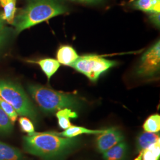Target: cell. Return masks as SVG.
Masks as SVG:
<instances>
[{"label":"cell","mask_w":160,"mask_h":160,"mask_svg":"<svg viewBox=\"0 0 160 160\" xmlns=\"http://www.w3.org/2000/svg\"><path fill=\"white\" fill-rule=\"evenodd\" d=\"M77 139L62 137L55 132H36L23 137V148L30 154L45 160H55L77 146Z\"/></svg>","instance_id":"6da1fadb"},{"label":"cell","mask_w":160,"mask_h":160,"mask_svg":"<svg viewBox=\"0 0 160 160\" xmlns=\"http://www.w3.org/2000/svg\"><path fill=\"white\" fill-rule=\"evenodd\" d=\"M60 0H28L25 7L16 16L13 25L20 33L39 23L68 12Z\"/></svg>","instance_id":"7a4b0ae2"},{"label":"cell","mask_w":160,"mask_h":160,"mask_svg":"<svg viewBox=\"0 0 160 160\" xmlns=\"http://www.w3.org/2000/svg\"><path fill=\"white\" fill-rule=\"evenodd\" d=\"M28 90L42 111L46 113H53L65 108L78 109L81 106V102L78 97L45 86L30 84Z\"/></svg>","instance_id":"3957f363"},{"label":"cell","mask_w":160,"mask_h":160,"mask_svg":"<svg viewBox=\"0 0 160 160\" xmlns=\"http://www.w3.org/2000/svg\"><path fill=\"white\" fill-rule=\"evenodd\" d=\"M0 97L10 103L18 115L35 120L38 113L23 88L9 80H0Z\"/></svg>","instance_id":"277c9868"},{"label":"cell","mask_w":160,"mask_h":160,"mask_svg":"<svg viewBox=\"0 0 160 160\" xmlns=\"http://www.w3.org/2000/svg\"><path fill=\"white\" fill-rule=\"evenodd\" d=\"M116 64V61L101 56L88 55L79 57L70 66L84 75L91 81L96 82L102 75Z\"/></svg>","instance_id":"5b68a950"},{"label":"cell","mask_w":160,"mask_h":160,"mask_svg":"<svg viewBox=\"0 0 160 160\" xmlns=\"http://www.w3.org/2000/svg\"><path fill=\"white\" fill-rule=\"evenodd\" d=\"M160 42L158 40L142 56L136 68V74L143 78H152L160 71Z\"/></svg>","instance_id":"8992f818"},{"label":"cell","mask_w":160,"mask_h":160,"mask_svg":"<svg viewBox=\"0 0 160 160\" xmlns=\"http://www.w3.org/2000/svg\"><path fill=\"white\" fill-rule=\"evenodd\" d=\"M98 135L96 139L97 148L100 152L103 153L123 140L122 133L114 128L106 129Z\"/></svg>","instance_id":"52a82bcc"},{"label":"cell","mask_w":160,"mask_h":160,"mask_svg":"<svg viewBox=\"0 0 160 160\" xmlns=\"http://www.w3.org/2000/svg\"><path fill=\"white\" fill-rule=\"evenodd\" d=\"M77 52L72 46L62 45L59 48L57 52V58L60 64L70 66L78 58Z\"/></svg>","instance_id":"ba28073f"},{"label":"cell","mask_w":160,"mask_h":160,"mask_svg":"<svg viewBox=\"0 0 160 160\" xmlns=\"http://www.w3.org/2000/svg\"><path fill=\"white\" fill-rule=\"evenodd\" d=\"M17 0H0V6L3 12L1 13V17L4 22L13 24L17 12Z\"/></svg>","instance_id":"9c48e42d"},{"label":"cell","mask_w":160,"mask_h":160,"mask_svg":"<svg viewBox=\"0 0 160 160\" xmlns=\"http://www.w3.org/2000/svg\"><path fill=\"white\" fill-rule=\"evenodd\" d=\"M0 160H24L22 151L0 141Z\"/></svg>","instance_id":"30bf717a"},{"label":"cell","mask_w":160,"mask_h":160,"mask_svg":"<svg viewBox=\"0 0 160 160\" xmlns=\"http://www.w3.org/2000/svg\"><path fill=\"white\" fill-rule=\"evenodd\" d=\"M33 62L39 65L48 80H50L52 77L57 72L61 65L57 59L53 58L41 59L37 61H33Z\"/></svg>","instance_id":"8fae6325"},{"label":"cell","mask_w":160,"mask_h":160,"mask_svg":"<svg viewBox=\"0 0 160 160\" xmlns=\"http://www.w3.org/2000/svg\"><path fill=\"white\" fill-rule=\"evenodd\" d=\"M126 152V145L120 142L103 152L105 160H123Z\"/></svg>","instance_id":"7c38bea8"},{"label":"cell","mask_w":160,"mask_h":160,"mask_svg":"<svg viewBox=\"0 0 160 160\" xmlns=\"http://www.w3.org/2000/svg\"><path fill=\"white\" fill-rule=\"evenodd\" d=\"M105 130H92V129H88L85 128L84 127L81 126H73L71 125L68 128L65 129L63 132L61 133H57L61 137L65 138H74L80 135L81 134H96L98 135Z\"/></svg>","instance_id":"4fadbf2b"},{"label":"cell","mask_w":160,"mask_h":160,"mask_svg":"<svg viewBox=\"0 0 160 160\" xmlns=\"http://www.w3.org/2000/svg\"><path fill=\"white\" fill-rule=\"evenodd\" d=\"M158 141H160L159 135L152 132H145L141 133L138 137V149L140 151H143Z\"/></svg>","instance_id":"5bb4252c"},{"label":"cell","mask_w":160,"mask_h":160,"mask_svg":"<svg viewBox=\"0 0 160 160\" xmlns=\"http://www.w3.org/2000/svg\"><path fill=\"white\" fill-rule=\"evenodd\" d=\"M56 116L58 120L59 126L63 129H66L72 125L69 120L70 119H75L78 116L76 112L68 108L58 110Z\"/></svg>","instance_id":"9a60e30c"},{"label":"cell","mask_w":160,"mask_h":160,"mask_svg":"<svg viewBox=\"0 0 160 160\" xmlns=\"http://www.w3.org/2000/svg\"><path fill=\"white\" fill-rule=\"evenodd\" d=\"M14 123L0 107V135H10L13 131Z\"/></svg>","instance_id":"2e32d148"},{"label":"cell","mask_w":160,"mask_h":160,"mask_svg":"<svg viewBox=\"0 0 160 160\" xmlns=\"http://www.w3.org/2000/svg\"><path fill=\"white\" fill-rule=\"evenodd\" d=\"M160 141L144 149L142 160H159L160 155Z\"/></svg>","instance_id":"e0dca14e"},{"label":"cell","mask_w":160,"mask_h":160,"mask_svg":"<svg viewBox=\"0 0 160 160\" xmlns=\"http://www.w3.org/2000/svg\"><path fill=\"white\" fill-rule=\"evenodd\" d=\"M144 131L148 132H158L160 130V116L155 114L150 116L143 123Z\"/></svg>","instance_id":"ac0fdd59"},{"label":"cell","mask_w":160,"mask_h":160,"mask_svg":"<svg viewBox=\"0 0 160 160\" xmlns=\"http://www.w3.org/2000/svg\"><path fill=\"white\" fill-rule=\"evenodd\" d=\"M133 8L147 13H153L154 9L152 0H132Z\"/></svg>","instance_id":"d6986e66"},{"label":"cell","mask_w":160,"mask_h":160,"mask_svg":"<svg viewBox=\"0 0 160 160\" xmlns=\"http://www.w3.org/2000/svg\"><path fill=\"white\" fill-rule=\"evenodd\" d=\"M0 107L8 116L12 122L14 123L17 120L18 114L12 105L0 97Z\"/></svg>","instance_id":"ffe728a7"},{"label":"cell","mask_w":160,"mask_h":160,"mask_svg":"<svg viewBox=\"0 0 160 160\" xmlns=\"http://www.w3.org/2000/svg\"><path fill=\"white\" fill-rule=\"evenodd\" d=\"M18 122L22 131L24 132L30 134L34 133L35 132L34 125L32 121L30 120V119L28 118L22 116L19 119Z\"/></svg>","instance_id":"44dd1931"},{"label":"cell","mask_w":160,"mask_h":160,"mask_svg":"<svg viewBox=\"0 0 160 160\" xmlns=\"http://www.w3.org/2000/svg\"><path fill=\"white\" fill-rule=\"evenodd\" d=\"M149 18L150 21L154 24L157 28H160V12H153V13H149Z\"/></svg>","instance_id":"7402d4cb"},{"label":"cell","mask_w":160,"mask_h":160,"mask_svg":"<svg viewBox=\"0 0 160 160\" xmlns=\"http://www.w3.org/2000/svg\"><path fill=\"white\" fill-rule=\"evenodd\" d=\"M8 36V30L7 29H4L0 30V47L2 46L5 41L7 40Z\"/></svg>","instance_id":"603a6c76"},{"label":"cell","mask_w":160,"mask_h":160,"mask_svg":"<svg viewBox=\"0 0 160 160\" xmlns=\"http://www.w3.org/2000/svg\"><path fill=\"white\" fill-rule=\"evenodd\" d=\"M80 3H85V4H96L101 3L104 0H70Z\"/></svg>","instance_id":"cb8c5ba5"},{"label":"cell","mask_w":160,"mask_h":160,"mask_svg":"<svg viewBox=\"0 0 160 160\" xmlns=\"http://www.w3.org/2000/svg\"><path fill=\"white\" fill-rule=\"evenodd\" d=\"M4 28V22L2 20L1 17V14H0V30Z\"/></svg>","instance_id":"d4e9b609"},{"label":"cell","mask_w":160,"mask_h":160,"mask_svg":"<svg viewBox=\"0 0 160 160\" xmlns=\"http://www.w3.org/2000/svg\"><path fill=\"white\" fill-rule=\"evenodd\" d=\"M142 154H143V151H141L139 152V155L134 160H142Z\"/></svg>","instance_id":"484cf974"}]
</instances>
